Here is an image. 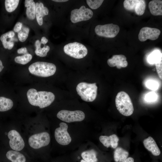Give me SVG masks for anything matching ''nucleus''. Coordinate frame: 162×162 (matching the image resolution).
Returning a JSON list of instances; mask_svg holds the SVG:
<instances>
[{"label":"nucleus","mask_w":162,"mask_h":162,"mask_svg":"<svg viewBox=\"0 0 162 162\" xmlns=\"http://www.w3.org/2000/svg\"><path fill=\"white\" fill-rule=\"evenodd\" d=\"M27 96L31 105L38 106L40 108L50 106L55 99V95L52 92L44 91L37 92L33 88L28 90Z\"/></svg>","instance_id":"nucleus-1"},{"label":"nucleus","mask_w":162,"mask_h":162,"mask_svg":"<svg viewBox=\"0 0 162 162\" xmlns=\"http://www.w3.org/2000/svg\"><path fill=\"white\" fill-rule=\"evenodd\" d=\"M56 67L53 64L43 62H37L32 63L28 67L29 72L34 75L47 77L54 75Z\"/></svg>","instance_id":"nucleus-2"},{"label":"nucleus","mask_w":162,"mask_h":162,"mask_svg":"<svg viewBox=\"0 0 162 162\" xmlns=\"http://www.w3.org/2000/svg\"><path fill=\"white\" fill-rule=\"evenodd\" d=\"M116 108L122 115L125 116L131 115L134 111L132 101L129 95L124 91L119 92L115 99Z\"/></svg>","instance_id":"nucleus-3"},{"label":"nucleus","mask_w":162,"mask_h":162,"mask_svg":"<svg viewBox=\"0 0 162 162\" xmlns=\"http://www.w3.org/2000/svg\"><path fill=\"white\" fill-rule=\"evenodd\" d=\"M76 89L78 94L84 101L92 102L96 98L98 87L96 83L80 82L77 85Z\"/></svg>","instance_id":"nucleus-4"},{"label":"nucleus","mask_w":162,"mask_h":162,"mask_svg":"<svg viewBox=\"0 0 162 162\" xmlns=\"http://www.w3.org/2000/svg\"><path fill=\"white\" fill-rule=\"evenodd\" d=\"M64 51L66 54L76 59L83 58L88 53L86 47L82 44L77 42L66 44L64 47Z\"/></svg>","instance_id":"nucleus-5"},{"label":"nucleus","mask_w":162,"mask_h":162,"mask_svg":"<svg viewBox=\"0 0 162 162\" xmlns=\"http://www.w3.org/2000/svg\"><path fill=\"white\" fill-rule=\"evenodd\" d=\"M50 140L49 134L47 132H42L34 134L28 140L30 146L34 149H38L47 146Z\"/></svg>","instance_id":"nucleus-6"},{"label":"nucleus","mask_w":162,"mask_h":162,"mask_svg":"<svg viewBox=\"0 0 162 162\" xmlns=\"http://www.w3.org/2000/svg\"><path fill=\"white\" fill-rule=\"evenodd\" d=\"M85 116L84 112L79 110L71 111L62 110L57 114L58 118L68 123L81 121L84 119Z\"/></svg>","instance_id":"nucleus-7"},{"label":"nucleus","mask_w":162,"mask_h":162,"mask_svg":"<svg viewBox=\"0 0 162 162\" xmlns=\"http://www.w3.org/2000/svg\"><path fill=\"white\" fill-rule=\"evenodd\" d=\"M119 26L112 23L98 25L95 28V32L98 35L107 38H113L118 34Z\"/></svg>","instance_id":"nucleus-8"},{"label":"nucleus","mask_w":162,"mask_h":162,"mask_svg":"<svg viewBox=\"0 0 162 162\" xmlns=\"http://www.w3.org/2000/svg\"><path fill=\"white\" fill-rule=\"evenodd\" d=\"M93 15L92 10L83 5L79 9H75L71 11L70 20L74 23L86 21L90 19Z\"/></svg>","instance_id":"nucleus-9"},{"label":"nucleus","mask_w":162,"mask_h":162,"mask_svg":"<svg viewBox=\"0 0 162 162\" xmlns=\"http://www.w3.org/2000/svg\"><path fill=\"white\" fill-rule=\"evenodd\" d=\"M60 127L56 128L54 133L55 138L56 141L60 145H67L71 142V138L68 133V125L64 122H61Z\"/></svg>","instance_id":"nucleus-10"},{"label":"nucleus","mask_w":162,"mask_h":162,"mask_svg":"<svg viewBox=\"0 0 162 162\" xmlns=\"http://www.w3.org/2000/svg\"><path fill=\"white\" fill-rule=\"evenodd\" d=\"M125 9L134 11L139 16L143 14L146 8V3L144 0H125L123 2Z\"/></svg>","instance_id":"nucleus-11"},{"label":"nucleus","mask_w":162,"mask_h":162,"mask_svg":"<svg viewBox=\"0 0 162 162\" xmlns=\"http://www.w3.org/2000/svg\"><path fill=\"white\" fill-rule=\"evenodd\" d=\"M9 139V144L10 147L14 150L20 151L24 148V141L20 133L16 130H12L8 134Z\"/></svg>","instance_id":"nucleus-12"},{"label":"nucleus","mask_w":162,"mask_h":162,"mask_svg":"<svg viewBox=\"0 0 162 162\" xmlns=\"http://www.w3.org/2000/svg\"><path fill=\"white\" fill-rule=\"evenodd\" d=\"M160 33V30L157 28L144 27L140 30L138 38L142 42L145 41L148 39L155 40L158 38Z\"/></svg>","instance_id":"nucleus-13"},{"label":"nucleus","mask_w":162,"mask_h":162,"mask_svg":"<svg viewBox=\"0 0 162 162\" xmlns=\"http://www.w3.org/2000/svg\"><path fill=\"white\" fill-rule=\"evenodd\" d=\"M126 59V57L123 55H116L109 59L107 61V63L110 67L116 66L118 68L121 69L128 66V63Z\"/></svg>","instance_id":"nucleus-14"},{"label":"nucleus","mask_w":162,"mask_h":162,"mask_svg":"<svg viewBox=\"0 0 162 162\" xmlns=\"http://www.w3.org/2000/svg\"><path fill=\"white\" fill-rule=\"evenodd\" d=\"M143 143L145 148L151 152L154 156H158L160 153V151L155 141L151 136H149L145 139Z\"/></svg>","instance_id":"nucleus-15"},{"label":"nucleus","mask_w":162,"mask_h":162,"mask_svg":"<svg viewBox=\"0 0 162 162\" xmlns=\"http://www.w3.org/2000/svg\"><path fill=\"white\" fill-rule=\"evenodd\" d=\"M49 10L47 8L44 7L41 2H37L36 4V15L37 22L40 26L43 23V17L48 14Z\"/></svg>","instance_id":"nucleus-16"},{"label":"nucleus","mask_w":162,"mask_h":162,"mask_svg":"<svg viewBox=\"0 0 162 162\" xmlns=\"http://www.w3.org/2000/svg\"><path fill=\"white\" fill-rule=\"evenodd\" d=\"M148 8L151 14L154 16L162 15V1L153 0L149 2Z\"/></svg>","instance_id":"nucleus-17"},{"label":"nucleus","mask_w":162,"mask_h":162,"mask_svg":"<svg viewBox=\"0 0 162 162\" xmlns=\"http://www.w3.org/2000/svg\"><path fill=\"white\" fill-rule=\"evenodd\" d=\"M6 156L11 162H26V159L25 156L17 151L9 150L7 152Z\"/></svg>","instance_id":"nucleus-18"},{"label":"nucleus","mask_w":162,"mask_h":162,"mask_svg":"<svg viewBox=\"0 0 162 162\" xmlns=\"http://www.w3.org/2000/svg\"><path fill=\"white\" fill-rule=\"evenodd\" d=\"M25 7L27 8L26 13L28 18L29 19L34 20L36 15V4L33 0H26Z\"/></svg>","instance_id":"nucleus-19"},{"label":"nucleus","mask_w":162,"mask_h":162,"mask_svg":"<svg viewBox=\"0 0 162 162\" xmlns=\"http://www.w3.org/2000/svg\"><path fill=\"white\" fill-rule=\"evenodd\" d=\"M128 152L121 147H118L114 152L115 161L116 162H124L128 158Z\"/></svg>","instance_id":"nucleus-20"},{"label":"nucleus","mask_w":162,"mask_h":162,"mask_svg":"<svg viewBox=\"0 0 162 162\" xmlns=\"http://www.w3.org/2000/svg\"><path fill=\"white\" fill-rule=\"evenodd\" d=\"M81 156L83 160L86 162H97V153L93 149L82 152Z\"/></svg>","instance_id":"nucleus-21"},{"label":"nucleus","mask_w":162,"mask_h":162,"mask_svg":"<svg viewBox=\"0 0 162 162\" xmlns=\"http://www.w3.org/2000/svg\"><path fill=\"white\" fill-rule=\"evenodd\" d=\"M41 43L39 40L35 41V45L36 50L35 51L36 54L40 57H45L46 56L48 52L50 50V47L48 46L45 45L42 47H41Z\"/></svg>","instance_id":"nucleus-22"},{"label":"nucleus","mask_w":162,"mask_h":162,"mask_svg":"<svg viewBox=\"0 0 162 162\" xmlns=\"http://www.w3.org/2000/svg\"><path fill=\"white\" fill-rule=\"evenodd\" d=\"M13 106V102L10 99L4 97H0V112L10 110Z\"/></svg>","instance_id":"nucleus-23"},{"label":"nucleus","mask_w":162,"mask_h":162,"mask_svg":"<svg viewBox=\"0 0 162 162\" xmlns=\"http://www.w3.org/2000/svg\"><path fill=\"white\" fill-rule=\"evenodd\" d=\"M14 35V33L13 31H11L2 34L1 36L0 40L5 49H8L9 44L11 42V39Z\"/></svg>","instance_id":"nucleus-24"},{"label":"nucleus","mask_w":162,"mask_h":162,"mask_svg":"<svg viewBox=\"0 0 162 162\" xmlns=\"http://www.w3.org/2000/svg\"><path fill=\"white\" fill-rule=\"evenodd\" d=\"M19 0H6L5 6L6 10L9 12L14 11L17 8L19 2Z\"/></svg>","instance_id":"nucleus-25"},{"label":"nucleus","mask_w":162,"mask_h":162,"mask_svg":"<svg viewBox=\"0 0 162 162\" xmlns=\"http://www.w3.org/2000/svg\"><path fill=\"white\" fill-rule=\"evenodd\" d=\"M162 59V54L158 50L153 52L148 58V62L152 64H155Z\"/></svg>","instance_id":"nucleus-26"},{"label":"nucleus","mask_w":162,"mask_h":162,"mask_svg":"<svg viewBox=\"0 0 162 162\" xmlns=\"http://www.w3.org/2000/svg\"><path fill=\"white\" fill-rule=\"evenodd\" d=\"M32 58V56L31 54L27 53L22 56L16 57L14 58V61L17 63L25 64L29 62Z\"/></svg>","instance_id":"nucleus-27"},{"label":"nucleus","mask_w":162,"mask_h":162,"mask_svg":"<svg viewBox=\"0 0 162 162\" xmlns=\"http://www.w3.org/2000/svg\"><path fill=\"white\" fill-rule=\"evenodd\" d=\"M29 31L28 28L22 27L21 30L18 32V37L19 40L21 42H24L27 38Z\"/></svg>","instance_id":"nucleus-28"},{"label":"nucleus","mask_w":162,"mask_h":162,"mask_svg":"<svg viewBox=\"0 0 162 162\" xmlns=\"http://www.w3.org/2000/svg\"><path fill=\"white\" fill-rule=\"evenodd\" d=\"M86 1L87 4L90 8L93 9H96L101 6L104 0H87Z\"/></svg>","instance_id":"nucleus-29"},{"label":"nucleus","mask_w":162,"mask_h":162,"mask_svg":"<svg viewBox=\"0 0 162 162\" xmlns=\"http://www.w3.org/2000/svg\"><path fill=\"white\" fill-rule=\"evenodd\" d=\"M99 140L101 143L105 147L108 148L111 146V139L110 136H101Z\"/></svg>","instance_id":"nucleus-30"},{"label":"nucleus","mask_w":162,"mask_h":162,"mask_svg":"<svg viewBox=\"0 0 162 162\" xmlns=\"http://www.w3.org/2000/svg\"><path fill=\"white\" fill-rule=\"evenodd\" d=\"M146 86L147 88L153 90H157L159 86V84L157 81L152 80H148L146 82Z\"/></svg>","instance_id":"nucleus-31"},{"label":"nucleus","mask_w":162,"mask_h":162,"mask_svg":"<svg viewBox=\"0 0 162 162\" xmlns=\"http://www.w3.org/2000/svg\"><path fill=\"white\" fill-rule=\"evenodd\" d=\"M157 94L154 92H150L148 93L145 96V99L148 102H153L156 100Z\"/></svg>","instance_id":"nucleus-32"},{"label":"nucleus","mask_w":162,"mask_h":162,"mask_svg":"<svg viewBox=\"0 0 162 162\" xmlns=\"http://www.w3.org/2000/svg\"><path fill=\"white\" fill-rule=\"evenodd\" d=\"M110 136L111 138V146L114 148H116L118 145L119 138L115 134Z\"/></svg>","instance_id":"nucleus-33"},{"label":"nucleus","mask_w":162,"mask_h":162,"mask_svg":"<svg viewBox=\"0 0 162 162\" xmlns=\"http://www.w3.org/2000/svg\"><path fill=\"white\" fill-rule=\"evenodd\" d=\"M157 72L160 78H162V59L154 64Z\"/></svg>","instance_id":"nucleus-34"},{"label":"nucleus","mask_w":162,"mask_h":162,"mask_svg":"<svg viewBox=\"0 0 162 162\" xmlns=\"http://www.w3.org/2000/svg\"><path fill=\"white\" fill-rule=\"evenodd\" d=\"M22 23L20 22H17L14 26V30L15 32H19L21 29L22 27Z\"/></svg>","instance_id":"nucleus-35"},{"label":"nucleus","mask_w":162,"mask_h":162,"mask_svg":"<svg viewBox=\"0 0 162 162\" xmlns=\"http://www.w3.org/2000/svg\"><path fill=\"white\" fill-rule=\"evenodd\" d=\"M18 54H26L27 53V50L26 47H22L18 49L17 50Z\"/></svg>","instance_id":"nucleus-36"},{"label":"nucleus","mask_w":162,"mask_h":162,"mask_svg":"<svg viewBox=\"0 0 162 162\" xmlns=\"http://www.w3.org/2000/svg\"><path fill=\"white\" fill-rule=\"evenodd\" d=\"M48 41V40L45 37H43L41 38L40 43L41 44L45 45L46 44Z\"/></svg>","instance_id":"nucleus-37"},{"label":"nucleus","mask_w":162,"mask_h":162,"mask_svg":"<svg viewBox=\"0 0 162 162\" xmlns=\"http://www.w3.org/2000/svg\"><path fill=\"white\" fill-rule=\"evenodd\" d=\"M14 46V43L12 42H10L8 46V47L7 49L9 50L13 48Z\"/></svg>","instance_id":"nucleus-38"},{"label":"nucleus","mask_w":162,"mask_h":162,"mask_svg":"<svg viewBox=\"0 0 162 162\" xmlns=\"http://www.w3.org/2000/svg\"><path fill=\"white\" fill-rule=\"evenodd\" d=\"M134 159L132 157L128 158L124 162H134Z\"/></svg>","instance_id":"nucleus-39"},{"label":"nucleus","mask_w":162,"mask_h":162,"mask_svg":"<svg viewBox=\"0 0 162 162\" xmlns=\"http://www.w3.org/2000/svg\"><path fill=\"white\" fill-rule=\"evenodd\" d=\"M4 68V66L3 65L2 61L0 60V72H1Z\"/></svg>","instance_id":"nucleus-40"},{"label":"nucleus","mask_w":162,"mask_h":162,"mask_svg":"<svg viewBox=\"0 0 162 162\" xmlns=\"http://www.w3.org/2000/svg\"><path fill=\"white\" fill-rule=\"evenodd\" d=\"M52 1L56 2H66L68 0H53Z\"/></svg>","instance_id":"nucleus-41"},{"label":"nucleus","mask_w":162,"mask_h":162,"mask_svg":"<svg viewBox=\"0 0 162 162\" xmlns=\"http://www.w3.org/2000/svg\"><path fill=\"white\" fill-rule=\"evenodd\" d=\"M80 162H86L84 161L83 159H82L81 160Z\"/></svg>","instance_id":"nucleus-42"}]
</instances>
